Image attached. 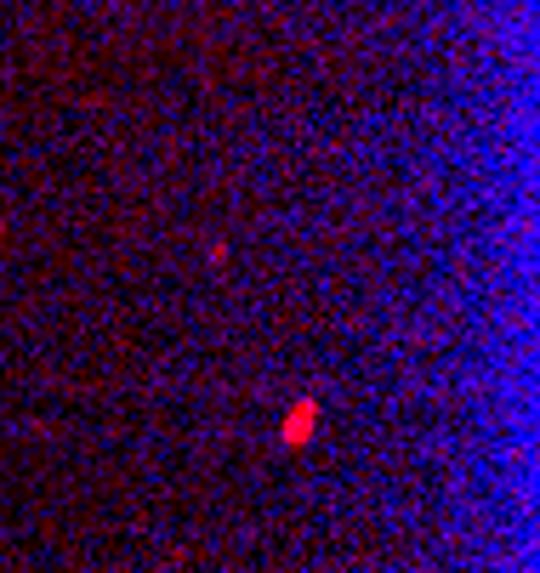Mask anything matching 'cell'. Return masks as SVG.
<instances>
[{"instance_id": "6da1fadb", "label": "cell", "mask_w": 540, "mask_h": 573, "mask_svg": "<svg viewBox=\"0 0 540 573\" xmlns=\"http://www.w3.org/2000/svg\"><path fill=\"white\" fill-rule=\"evenodd\" d=\"M307 420H313V409H296V420H290V443H302V437H307Z\"/></svg>"}]
</instances>
